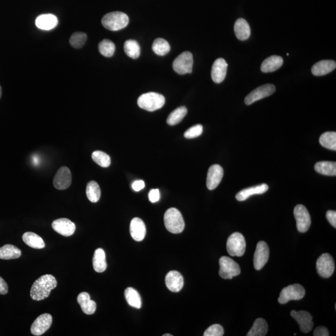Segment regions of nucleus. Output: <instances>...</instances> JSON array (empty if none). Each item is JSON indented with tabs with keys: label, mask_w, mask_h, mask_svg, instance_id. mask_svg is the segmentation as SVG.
Masks as SVG:
<instances>
[{
	"label": "nucleus",
	"mask_w": 336,
	"mask_h": 336,
	"mask_svg": "<svg viewBox=\"0 0 336 336\" xmlns=\"http://www.w3.org/2000/svg\"><path fill=\"white\" fill-rule=\"evenodd\" d=\"M57 285L54 276L44 275L39 277L33 283L30 291L31 298L35 301H41L50 296L51 291Z\"/></svg>",
	"instance_id": "1"
},
{
	"label": "nucleus",
	"mask_w": 336,
	"mask_h": 336,
	"mask_svg": "<svg viewBox=\"0 0 336 336\" xmlns=\"http://www.w3.org/2000/svg\"><path fill=\"white\" fill-rule=\"evenodd\" d=\"M164 221L167 230L175 234L181 233L185 228L181 213L176 208H170L166 211Z\"/></svg>",
	"instance_id": "2"
},
{
	"label": "nucleus",
	"mask_w": 336,
	"mask_h": 336,
	"mask_svg": "<svg viewBox=\"0 0 336 336\" xmlns=\"http://www.w3.org/2000/svg\"><path fill=\"white\" fill-rule=\"evenodd\" d=\"M102 23L108 30L119 31L127 26L129 18L127 15L123 12H111L104 16L102 19Z\"/></svg>",
	"instance_id": "3"
},
{
	"label": "nucleus",
	"mask_w": 336,
	"mask_h": 336,
	"mask_svg": "<svg viewBox=\"0 0 336 336\" xmlns=\"http://www.w3.org/2000/svg\"><path fill=\"white\" fill-rule=\"evenodd\" d=\"M165 98L163 95L156 92H148L141 95L138 99L140 108L148 112H154L164 106Z\"/></svg>",
	"instance_id": "4"
},
{
	"label": "nucleus",
	"mask_w": 336,
	"mask_h": 336,
	"mask_svg": "<svg viewBox=\"0 0 336 336\" xmlns=\"http://www.w3.org/2000/svg\"><path fill=\"white\" fill-rule=\"evenodd\" d=\"M246 240L242 233L235 232L228 238L227 250L229 255L232 257H242L246 252Z\"/></svg>",
	"instance_id": "5"
},
{
	"label": "nucleus",
	"mask_w": 336,
	"mask_h": 336,
	"mask_svg": "<svg viewBox=\"0 0 336 336\" xmlns=\"http://www.w3.org/2000/svg\"><path fill=\"white\" fill-rule=\"evenodd\" d=\"M305 296V290L299 284H291L284 288L280 293L278 302L280 304H286L292 300H300Z\"/></svg>",
	"instance_id": "6"
},
{
	"label": "nucleus",
	"mask_w": 336,
	"mask_h": 336,
	"mask_svg": "<svg viewBox=\"0 0 336 336\" xmlns=\"http://www.w3.org/2000/svg\"><path fill=\"white\" fill-rule=\"evenodd\" d=\"M219 275L223 279H232L240 273L239 264L228 257H222L219 260Z\"/></svg>",
	"instance_id": "7"
},
{
	"label": "nucleus",
	"mask_w": 336,
	"mask_h": 336,
	"mask_svg": "<svg viewBox=\"0 0 336 336\" xmlns=\"http://www.w3.org/2000/svg\"><path fill=\"white\" fill-rule=\"evenodd\" d=\"M193 56L191 53L186 51L178 55L173 63V70L179 74L191 73L193 68Z\"/></svg>",
	"instance_id": "8"
},
{
	"label": "nucleus",
	"mask_w": 336,
	"mask_h": 336,
	"mask_svg": "<svg viewBox=\"0 0 336 336\" xmlns=\"http://www.w3.org/2000/svg\"><path fill=\"white\" fill-rule=\"evenodd\" d=\"M298 230L301 233H305L310 228L311 220L310 215L305 206L303 205H297L294 209Z\"/></svg>",
	"instance_id": "9"
},
{
	"label": "nucleus",
	"mask_w": 336,
	"mask_h": 336,
	"mask_svg": "<svg viewBox=\"0 0 336 336\" xmlns=\"http://www.w3.org/2000/svg\"><path fill=\"white\" fill-rule=\"evenodd\" d=\"M317 268L318 274L321 277H331L335 270V262L329 253H323L317 260Z\"/></svg>",
	"instance_id": "10"
},
{
	"label": "nucleus",
	"mask_w": 336,
	"mask_h": 336,
	"mask_svg": "<svg viewBox=\"0 0 336 336\" xmlns=\"http://www.w3.org/2000/svg\"><path fill=\"white\" fill-rule=\"evenodd\" d=\"M275 86L273 84H265L260 86L249 93L245 99V103L248 106H250L255 102L270 96L275 92Z\"/></svg>",
	"instance_id": "11"
},
{
	"label": "nucleus",
	"mask_w": 336,
	"mask_h": 336,
	"mask_svg": "<svg viewBox=\"0 0 336 336\" xmlns=\"http://www.w3.org/2000/svg\"><path fill=\"white\" fill-rule=\"evenodd\" d=\"M269 248L264 241H260L257 244L253 257V265L257 270H260L268 262L269 259Z\"/></svg>",
	"instance_id": "12"
},
{
	"label": "nucleus",
	"mask_w": 336,
	"mask_h": 336,
	"mask_svg": "<svg viewBox=\"0 0 336 336\" xmlns=\"http://www.w3.org/2000/svg\"><path fill=\"white\" fill-rule=\"evenodd\" d=\"M53 323V317L50 314L40 315L33 322L31 327V332L35 336H41L50 328Z\"/></svg>",
	"instance_id": "13"
},
{
	"label": "nucleus",
	"mask_w": 336,
	"mask_h": 336,
	"mask_svg": "<svg viewBox=\"0 0 336 336\" xmlns=\"http://www.w3.org/2000/svg\"><path fill=\"white\" fill-rule=\"evenodd\" d=\"M291 316L297 321L302 333L310 332L313 328V317L310 313L305 311H292Z\"/></svg>",
	"instance_id": "14"
},
{
	"label": "nucleus",
	"mask_w": 336,
	"mask_h": 336,
	"mask_svg": "<svg viewBox=\"0 0 336 336\" xmlns=\"http://www.w3.org/2000/svg\"><path fill=\"white\" fill-rule=\"evenodd\" d=\"M72 175L68 167H62L55 174L53 184L57 190H64L71 186Z\"/></svg>",
	"instance_id": "15"
},
{
	"label": "nucleus",
	"mask_w": 336,
	"mask_h": 336,
	"mask_svg": "<svg viewBox=\"0 0 336 336\" xmlns=\"http://www.w3.org/2000/svg\"><path fill=\"white\" fill-rule=\"evenodd\" d=\"M224 177V170L219 164H213L209 169L207 177V187L209 190H213L219 185Z\"/></svg>",
	"instance_id": "16"
},
{
	"label": "nucleus",
	"mask_w": 336,
	"mask_h": 336,
	"mask_svg": "<svg viewBox=\"0 0 336 336\" xmlns=\"http://www.w3.org/2000/svg\"><path fill=\"white\" fill-rule=\"evenodd\" d=\"M52 228L55 232L65 237H70L75 232V225L66 218L55 220L52 223Z\"/></svg>",
	"instance_id": "17"
},
{
	"label": "nucleus",
	"mask_w": 336,
	"mask_h": 336,
	"mask_svg": "<svg viewBox=\"0 0 336 336\" xmlns=\"http://www.w3.org/2000/svg\"><path fill=\"white\" fill-rule=\"evenodd\" d=\"M228 68V64L224 59L219 58L213 62L211 71V77L215 83L220 84L224 81Z\"/></svg>",
	"instance_id": "18"
},
{
	"label": "nucleus",
	"mask_w": 336,
	"mask_h": 336,
	"mask_svg": "<svg viewBox=\"0 0 336 336\" xmlns=\"http://www.w3.org/2000/svg\"><path fill=\"white\" fill-rule=\"evenodd\" d=\"M167 288L171 291L177 293L182 290L184 286V279L181 273L177 271H171L166 275L165 278Z\"/></svg>",
	"instance_id": "19"
},
{
	"label": "nucleus",
	"mask_w": 336,
	"mask_h": 336,
	"mask_svg": "<svg viewBox=\"0 0 336 336\" xmlns=\"http://www.w3.org/2000/svg\"><path fill=\"white\" fill-rule=\"evenodd\" d=\"M131 236L136 241H142L145 237L146 229L143 220L136 217L131 221L130 226Z\"/></svg>",
	"instance_id": "20"
},
{
	"label": "nucleus",
	"mask_w": 336,
	"mask_h": 336,
	"mask_svg": "<svg viewBox=\"0 0 336 336\" xmlns=\"http://www.w3.org/2000/svg\"><path fill=\"white\" fill-rule=\"evenodd\" d=\"M336 68V63L333 60H322L318 62L311 69V72L316 76H322L332 72Z\"/></svg>",
	"instance_id": "21"
},
{
	"label": "nucleus",
	"mask_w": 336,
	"mask_h": 336,
	"mask_svg": "<svg viewBox=\"0 0 336 336\" xmlns=\"http://www.w3.org/2000/svg\"><path fill=\"white\" fill-rule=\"evenodd\" d=\"M58 19L53 14H44L39 16L35 19V25L43 30H51L56 27Z\"/></svg>",
	"instance_id": "22"
},
{
	"label": "nucleus",
	"mask_w": 336,
	"mask_h": 336,
	"mask_svg": "<svg viewBox=\"0 0 336 336\" xmlns=\"http://www.w3.org/2000/svg\"><path fill=\"white\" fill-rule=\"evenodd\" d=\"M268 186L266 184L251 187L240 191L236 195V199L239 201H244L248 199L251 195H262L268 190Z\"/></svg>",
	"instance_id": "23"
},
{
	"label": "nucleus",
	"mask_w": 336,
	"mask_h": 336,
	"mask_svg": "<svg viewBox=\"0 0 336 336\" xmlns=\"http://www.w3.org/2000/svg\"><path fill=\"white\" fill-rule=\"evenodd\" d=\"M77 300L78 303L81 307L82 311L86 315H93L95 312L97 304L94 301L90 299L88 293L86 292L80 293Z\"/></svg>",
	"instance_id": "24"
},
{
	"label": "nucleus",
	"mask_w": 336,
	"mask_h": 336,
	"mask_svg": "<svg viewBox=\"0 0 336 336\" xmlns=\"http://www.w3.org/2000/svg\"><path fill=\"white\" fill-rule=\"evenodd\" d=\"M234 32L240 41L248 39L250 36L251 30L248 21L243 18L238 19L234 24Z\"/></svg>",
	"instance_id": "25"
},
{
	"label": "nucleus",
	"mask_w": 336,
	"mask_h": 336,
	"mask_svg": "<svg viewBox=\"0 0 336 336\" xmlns=\"http://www.w3.org/2000/svg\"><path fill=\"white\" fill-rule=\"evenodd\" d=\"M283 64V59L278 55L268 57L262 62L261 71L264 73L274 72L281 68Z\"/></svg>",
	"instance_id": "26"
},
{
	"label": "nucleus",
	"mask_w": 336,
	"mask_h": 336,
	"mask_svg": "<svg viewBox=\"0 0 336 336\" xmlns=\"http://www.w3.org/2000/svg\"><path fill=\"white\" fill-rule=\"evenodd\" d=\"M93 266L95 271L102 273L106 271L107 264L106 262V253L103 249L97 248L93 257Z\"/></svg>",
	"instance_id": "27"
},
{
	"label": "nucleus",
	"mask_w": 336,
	"mask_h": 336,
	"mask_svg": "<svg viewBox=\"0 0 336 336\" xmlns=\"http://www.w3.org/2000/svg\"><path fill=\"white\" fill-rule=\"evenodd\" d=\"M23 240L24 243L31 248L41 249L45 248V243L43 239L35 233L31 232L24 233L23 235Z\"/></svg>",
	"instance_id": "28"
},
{
	"label": "nucleus",
	"mask_w": 336,
	"mask_h": 336,
	"mask_svg": "<svg viewBox=\"0 0 336 336\" xmlns=\"http://www.w3.org/2000/svg\"><path fill=\"white\" fill-rule=\"evenodd\" d=\"M21 251L13 245L6 244L0 248V259H16L21 257Z\"/></svg>",
	"instance_id": "29"
},
{
	"label": "nucleus",
	"mask_w": 336,
	"mask_h": 336,
	"mask_svg": "<svg viewBox=\"0 0 336 336\" xmlns=\"http://www.w3.org/2000/svg\"><path fill=\"white\" fill-rule=\"evenodd\" d=\"M268 326L265 320L258 318L249 331L248 336H265L268 332Z\"/></svg>",
	"instance_id": "30"
},
{
	"label": "nucleus",
	"mask_w": 336,
	"mask_h": 336,
	"mask_svg": "<svg viewBox=\"0 0 336 336\" xmlns=\"http://www.w3.org/2000/svg\"><path fill=\"white\" fill-rule=\"evenodd\" d=\"M315 171L319 174L335 177L336 175V162H318L315 166Z\"/></svg>",
	"instance_id": "31"
},
{
	"label": "nucleus",
	"mask_w": 336,
	"mask_h": 336,
	"mask_svg": "<svg viewBox=\"0 0 336 336\" xmlns=\"http://www.w3.org/2000/svg\"><path fill=\"white\" fill-rule=\"evenodd\" d=\"M124 297L129 305L137 309L141 308V298L139 292L134 288H127L124 291Z\"/></svg>",
	"instance_id": "32"
},
{
	"label": "nucleus",
	"mask_w": 336,
	"mask_h": 336,
	"mask_svg": "<svg viewBox=\"0 0 336 336\" xmlns=\"http://www.w3.org/2000/svg\"><path fill=\"white\" fill-rule=\"evenodd\" d=\"M87 196L90 202L96 203L99 201L101 195V190L97 182H89L86 188Z\"/></svg>",
	"instance_id": "33"
},
{
	"label": "nucleus",
	"mask_w": 336,
	"mask_h": 336,
	"mask_svg": "<svg viewBox=\"0 0 336 336\" xmlns=\"http://www.w3.org/2000/svg\"><path fill=\"white\" fill-rule=\"evenodd\" d=\"M187 113H188V109L186 106H180L169 115L167 119V123L171 126L179 124L186 116Z\"/></svg>",
	"instance_id": "34"
},
{
	"label": "nucleus",
	"mask_w": 336,
	"mask_h": 336,
	"mask_svg": "<svg viewBox=\"0 0 336 336\" xmlns=\"http://www.w3.org/2000/svg\"><path fill=\"white\" fill-rule=\"evenodd\" d=\"M124 50L126 54L132 59L139 58L141 52L139 43L133 39L125 41L124 44Z\"/></svg>",
	"instance_id": "35"
},
{
	"label": "nucleus",
	"mask_w": 336,
	"mask_h": 336,
	"mask_svg": "<svg viewBox=\"0 0 336 336\" xmlns=\"http://www.w3.org/2000/svg\"><path fill=\"white\" fill-rule=\"evenodd\" d=\"M152 50L156 54L163 56L170 52L171 47L165 39L158 38L153 42Z\"/></svg>",
	"instance_id": "36"
},
{
	"label": "nucleus",
	"mask_w": 336,
	"mask_h": 336,
	"mask_svg": "<svg viewBox=\"0 0 336 336\" xmlns=\"http://www.w3.org/2000/svg\"><path fill=\"white\" fill-rule=\"evenodd\" d=\"M321 146L331 150H336V133L329 132L323 133L319 139Z\"/></svg>",
	"instance_id": "37"
},
{
	"label": "nucleus",
	"mask_w": 336,
	"mask_h": 336,
	"mask_svg": "<svg viewBox=\"0 0 336 336\" xmlns=\"http://www.w3.org/2000/svg\"><path fill=\"white\" fill-rule=\"evenodd\" d=\"M99 51L105 57H112L115 51V44L110 40L104 39L99 44Z\"/></svg>",
	"instance_id": "38"
},
{
	"label": "nucleus",
	"mask_w": 336,
	"mask_h": 336,
	"mask_svg": "<svg viewBox=\"0 0 336 336\" xmlns=\"http://www.w3.org/2000/svg\"><path fill=\"white\" fill-rule=\"evenodd\" d=\"M92 159L99 166L103 168H108L111 164L110 157L106 153L101 151H95L93 152Z\"/></svg>",
	"instance_id": "39"
},
{
	"label": "nucleus",
	"mask_w": 336,
	"mask_h": 336,
	"mask_svg": "<svg viewBox=\"0 0 336 336\" xmlns=\"http://www.w3.org/2000/svg\"><path fill=\"white\" fill-rule=\"evenodd\" d=\"M87 39H88V36L86 33L82 32L73 33L70 38L71 45L74 48H81L86 44Z\"/></svg>",
	"instance_id": "40"
},
{
	"label": "nucleus",
	"mask_w": 336,
	"mask_h": 336,
	"mask_svg": "<svg viewBox=\"0 0 336 336\" xmlns=\"http://www.w3.org/2000/svg\"><path fill=\"white\" fill-rule=\"evenodd\" d=\"M202 132H203V126L201 124H198L189 128L184 133V136L186 139H193L201 136Z\"/></svg>",
	"instance_id": "41"
},
{
	"label": "nucleus",
	"mask_w": 336,
	"mask_h": 336,
	"mask_svg": "<svg viewBox=\"0 0 336 336\" xmlns=\"http://www.w3.org/2000/svg\"><path fill=\"white\" fill-rule=\"evenodd\" d=\"M224 329L219 324H213L205 331L204 336H222L224 335Z\"/></svg>",
	"instance_id": "42"
},
{
	"label": "nucleus",
	"mask_w": 336,
	"mask_h": 336,
	"mask_svg": "<svg viewBox=\"0 0 336 336\" xmlns=\"http://www.w3.org/2000/svg\"><path fill=\"white\" fill-rule=\"evenodd\" d=\"M149 200L152 203H155L159 201L160 193L159 190L155 189V190H151L149 193L148 195Z\"/></svg>",
	"instance_id": "43"
},
{
	"label": "nucleus",
	"mask_w": 336,
	"mask_h": 336,
	"mask_svg": "<svg viewBox=\"0 0 336 336\" xmlns=\"http://www.w3.org/2000/svg\"><path fill=\"white\" fill-rule=\"evenodd\" d=\"M326 218L328 222L334 228H336V212L335 211H328L326 213Z\"/></svg>",
	"instance_id": "44"
},
{
	"label": "nucleus",
	"mask_w": 336,
	"mask_h": 336,
	"mask_svg": "<svg viewBox=\"0 0 336 336\" xmlns=\"http://www.w3.org/2000/svg\"><path fill=\"white\" fill-rule=\"evenodd\" d=\"M313 335L315 336H328L329 333L326 327L319 326L315 329Z\"/></svg>",
	"instance_id": "45"
},
{
	"label": "nucleus",
	"mask_w": 336,
	"mask_h": 336,
	"mask_svg": "<svg viewBox=\"0 0 336 336\" xmlns=\"http://www.w3.org/2000/svg\"><path fill=\"white\" fill-rule=\"evenodd\" d=\"M144 182L142 181V180H138V181H135L133 182L132 188L133 190L136 191V192H139V191L143 190L144 188Z\"/></svg>",
	"instance_id": "46"
},
{
	"label": "nucleus",
	"mask_w": 336,
	"mask_h": 336,
	"mask_svg": "<svg viewBox=\"0 0 336 336\" xmlns=\"http://www.w3.org/2000/svg\"><path fill=\"white\" fill-rule=\"evenodd\" d=\"M8 292V286L3 278L0 277V295H6Z\"/></svg>",
	"instance_id": "47"
},
{
	"label": "nucleus",
	"mask_w": 336,
	"mask_h": 336,
	"mask_svg": "<svg viewBox=\"0 0 336 336\" xmlns=\"http://www.w3.org/2000/svg\"><path fill=\"white\" fill-rule=\"evenodd\" d=\"M1 93H2L1 88V86H0V98H1Z\"/></svg>",
	"instance_id": "48"
},
{
	"label": "nucleus",
	"mask_w": 336,
	"mask_h": 336,
	"mask_svg": "<svg viewBox=\"0 0 336 336\" xmlns=\"http://www.w3.org/2000/svg\"><path fill=\"white\" fill-rule=\"evenodd\" d=\"M163 336H172V335H169V334H166V335H164Z\"/></svg>",
	"instance_id": "49"
}]
</instances>
